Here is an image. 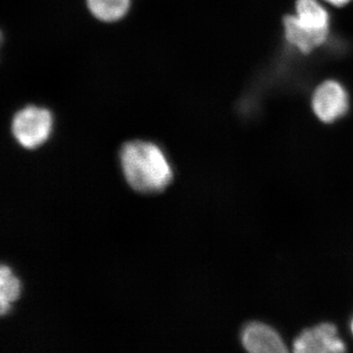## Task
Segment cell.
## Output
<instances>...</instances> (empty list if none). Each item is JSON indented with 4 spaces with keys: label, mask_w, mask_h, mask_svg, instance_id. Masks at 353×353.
<instances>
[{
    "label": "cell",
    "mask_w": 353,
    "mask_h": 353,
    "mask_svg": "<svg viewBox=\"0 0 353 353\" xmlns=\"http://www.w3.org/2000/svg\"><path fill=\"white\" fill-rule=\"evenodd\" d=\"M121 167L130 187L143 194H157L168 187L173 178L170 164L155 143L132 141L120 152Z\"/></svg>",
    "instance_id": "6da1fadb"
},
{
    "label": "cell",
    "mask_w": 353,
    "mask_h": 353,
    "mask_svg": "<svg viewBox=\"0 0 353 353\" xmlns=\"http://www.w3.org/2000/svg\"><path fill=\"white\" fill-rule=\"evenodd\" d=\"M54 118L50 109L27 105L14 115L11 132L17 143L28 150H34L50 139Z\"/></svg>",
    "instance_id": "7a4b0ae2"
},
{
    "label": "cell",
    "mask_w": 353,
    "mask_h": 353,
    "mask_svg": "<svg viewBox=\"0 0 353 353\" xmlns=\"http://www.w3.org/2000/svg\"><path fill=\"white\" fill-rule=\"evenodd\" d=\"M296 353H338L345 352V345L338 336L336 326L330 323L305 330L294 343Z\"/></svg>",
    "instance_id": "3957f363"
},
{
    "label": "cell",
    "mask_w": 353,
    "mask_h": 353,
    "mask_svg": "<svg viewBox=\"0 0 353 353\" xmlns=\"http://www.w3.org/2000/svg\"><path fill=\"white\" fill-rule=\"evenodd\" d=\"M312 105L316 116L320 120L325 123L334 122L347 111V92L340 83L327 81L315 90Z\"/></svg>",
    "instance_id": "277c9868"
},
{
    "label": "cell",
    "mask_w": 353,
    "mask_h": 353,
    "mask_svg": "<svg viewBox=\"0 0 353 353\" xmlns=\"http://www.w3.org/2000/svg\"><path fill=\"white\" fill-rule=\"evenodd\" d=\"M241 341L243 347L250 352H288V348L277 332L262 323L248 324L241 334Z\"/></svg>",
    "instance_id": "5b68a950"
},
{
    "label": "cell",
    "mask_w": 353,
    "mask_h": 353,
    "mask_svg": "<svg viewBox=\"0 0 353 353\" xmlns=\"http://www.w3.org/2000/svg\"><path fill=\"white\" fill-rule=\"evenodd\" d=\"M285 38L290 43L296 46L301 52L309 53L321 46L328 38L329 30L316 31L301 24L296 16L284 18Z\"/></svg>",
    "instance_id": "8992f818"
},
{
    "label": "cell",
    "mask_w": 353,
    "mask_h": 353,
    "mask_svg": "<svg viewBox=\"0 0 353 353\" xmlns=\"http://www.w3.org/2000/svg\"><path fill=\"white\" fill-rule=\"evenodd\" d=\"M132 0H87L90 14L104 23H115L127 15Z\"/></svg>",
    "instance_id": "52a82bcc"
},
{
    "label": "cell",
    "mask_w": 353,
    "mask_h": 353,
    "mask_svg": "<svg viewBox=\"0 0 353 353\" xmlns=\"http://www.w3.org/2000/svg\"><path fill=\"white\" fill-rule=\"evenodd\" d=\"M296 17L301 24L316 30H329V15L316 0H297Z\"/></svg>",
    "instance_id": "ba28073f"
},
{
    "label": "cell",
    "mask_w": 353,
    "mask_h": 353,
    "mask_svg": "<svg viewBox=\"0 0 353 353\" xmlns=\"http://www.w3.org/2000/svg\"><path fill=\"white\" fill-rule=\"evenodd\" d=\"M20 294V283L10 269L1 266L0 269V313L6 315L10 308V304L18 299Z\"/></svg>",
    "instance_id": "9c48e42d"
},
{
    "label": "cell",
    "mask_w": 353,
    "mask_h": 353,
    "mask_svg": "<svg viewBox=\"0 0 353 353\" xmlns=\"http://www.w3.org/2000/svg\"><path fill=\"white\" fill-rule=\"evenodd\" d=\"M326 1L330 2V3L333 4L334 6H343L348 3L350 0H326Z\"/></svg>",
    "instance_id": "30bf717a"
},
{
    "label": "cell",
    "mask_w": 353,
    "mask_h": 353,
    "mask_svg": "<svg viewBox=\"0 0 353 353\" xmlns=\"http://www.w3.org/2000/svg\"><path fill=\"white\" fill-rule=\"evenodd\" d=\"M352 334H353V320H352Z\"/></svg>",
    "instance_id": "8fae6325"
}]
</instances>
